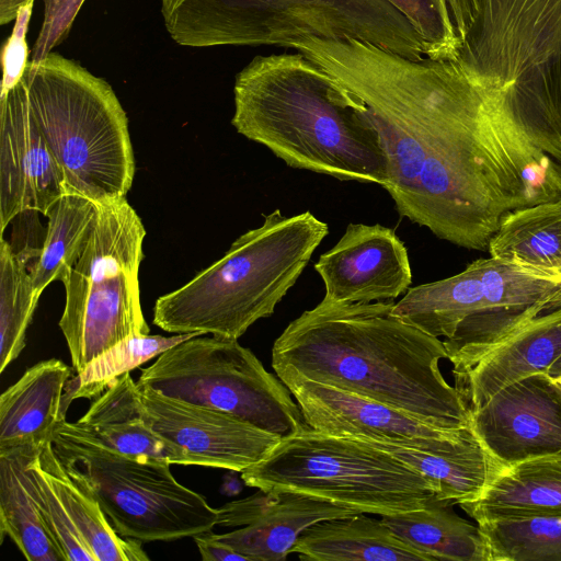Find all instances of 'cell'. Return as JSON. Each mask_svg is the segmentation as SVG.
Here are the masks:
<instances>
[{
    "instance_id": "6da1fadb",
    "label": "cell",
    "mask_w": 561,
    "mask_h": 561,
    "mask_svg": "<svg viewBox=\"0 0 561 561\" xmlns=\"http://www.w3.org/2000/svg\"><path fill=\"white\" fill-rule=\"evenodd\" d=\"M289 47L364 104L388 159L382 187L401 217L437 238L488 251L510 211L561 198V163L456 61L409 59L353 38Z\"/></svg>"
},
{
    "instance_id": "7a4b0ae2",
    "label": "cell",
    "mask_w": 561,
    "mask_h": 561,
    "mask_svg": "<svg viewBox=\"0 0 561 561\" xmlns=\"http://www.w3.org/2000/svg\"><path fill=\"white\" fill-rule=\"evenodd\" d=\"M394 302L322 299L275 340L278 378L300 377L410 413L447 430L470 426L471 414L439 369L444 342L392 313Z\"/></svg>"
},
{
    "instance_id": "3957f363",
    "label": "cell",
    "mask_w": 561,
    "mask_h": 561,
    "mask_svg": "<svg viewBox=\"0 0 561 561\" xmlns=\"http://www.w3.org/2000/svg\"><path fill=\"white\" fill-rule=\"evenodd\" d=\"M231 124L294 169L388 182L381 137L364 104L304 53L254 57L237 76Z\"/></svg>"
},
{
    "instance_id": "277c9868",
    "label": "cell",
    "mask_w": 561,
    "mask_h": 561,
    "mask_svg": "<svg viewBox=\"0 0 561 561\" xmlns=\"http://www.w3.org/2000/svg\"><path fill=\"white\" fill-rule=\"evenodd\" d=\"M329 233L310 211L279 209L241 234L222 257L157 299L153 324L170 333L201 332L238 340L273 314Z\"/></svg>"
},
{
    "instance_id": "5b68a950",
    "label": "cell",
    "mask_w": 561,
    "mask_h": 561,
    "mask_svg": "<svg viewBox=\"0 0 561 561\" xmlns=\"http://www.w3.org/2000/svg\"><path fill=\"white\" fill-rule=\"evenodd\" d=\"M455 61L561 163V0H477Z\"/></svg>"
},
{
    "instance_id": "8992f818",
    "label": "cell",
    "mask_w": 561,
    "mask_h": 561,
    "mask_svg": "<svg viewBox=\"0 0 561 561\" xmlns=\"http://www.w3.org/2000/svg\"><path fill=\"white\" fill-rule=\"evenodd\" d=\"M19 83L65 191L100 205L126 198L135 159L127 115L110 83L53 51L30 61Z\"/></svg>"
},
{
    "instance_id": "52a82bcc",
    "label": "cell",
    "mask_w": 561,
    "mask_h": 561,
    "mask_svg": "<svg viewBox=\"0 0 561 561\" xmlns=\"http://www.w3.org/2000/svg\"><path fill=\"white\" fill-rule=\"evenodd\" d=\"M161 13L171 38L187 47L353 38L425 57L413 26L387 0H161Z\"/></svg>"
},
{
    "instance_id": "ba28073f",
    "label": "cell",
    "mask_w": 561,
    "mask_h": 561,
    "mask_svg": "<svg viewBox=\"0 0 561 561\" xmlns=\"http://www.w3.org/2000/svg\"><path fill=\"white\" fill-rule=\"evenodd\" d=\"M241 478L259 490L309 494L380 516L445 503L432 480L392 455L309 425L282 439L265 459L244 469Z\"/></svg>"
},
{
    "instance_id": "9c48e42d",
    "label": "cell",
    "mask_w": 561,
    "mask_h": 561,
    "mask_svg": "<svg viewBox=\"0 0 561 561\" xmlns=\"http://www.w3.org/2000/svg\"><path fill=\"white\" fill-rule=\"evenodd\" d=\"M145 236L126 198L100 205L89 242L64 284L59 328L77 374L118 342L150 333L138 280Z\"/></svg>"
},
{
    "instance_id": "30bf717a",
    "label": "cell",
    "mask_w": 561,
    "mask_h": 561,
    "mask_svg": "<svg viewBox=\"0 0 561 561\" xmlns=\"http://www.w3.org/2000/svg\"><path fill=\"white\" fill-rule=\"evenodd\" d=\"M51 444L124 538L170 541L209 533L218 524V508L178 482L170 462L119 455L99 444L75 422H62Z\"/></svg>"
},
{
    "instance_id": "8fae6325",
    "label": "cell",
    "mask_w": 561,
    "mask_h": 561,
    "mask_svg": "<svg viewBox=\"0 0 561 561\" xmlns=\"http://www.w3.org/2000/svg\"><path fill=\"white\" fill-rule=\"evenodd\" d=\"M163 397L232 415L282 439L308 424L291 392L238 340L194 336L158 356L137 381Z\"/></svg>"
},
{
    "instance_id": "7c38bea8",
    "label": "cell",
    "mask_w": 561,
    "mask_h": 561,
    "mask_svg": "<svg viewBox=\"0 0 561 561\" xmlns=\"http://www.w3.org/2000/svg\"><path fill=\"white\" fill-rule=\"evenodd\" d=\"M306 423L320 432L354 439L415 447L428 451L457 448L471 426L447 430L381 402L300 377H282Z\"/></svg>"
},
{
    "instance_id": "4fadbf2b",
    "label": "cell",
    "mask_w": 561,
    "mask_h": 561,
    "mask_svg": "<svg viewBox=\"0 0 561 561\" xmlns=\"http://www.w3.org/2000/svg\"><path fill=\"white\" fill-rule=\"evenodd\" d=\"M474 263L486 307L465 318L443 341L453 375L469 369L485 352L533 319L561 309V280L538 276L492 256Z\"/></svg>"
},
{
    "instance_id": "5bb4252c",
    "label": "cell",
    "mask_w": 561,
    "mask_h": 561,
    "mask_svg": "<svg viewBox=\"0 0 561 561\" xmlns=\"http://www.w3.org/2000/svg\"><path fill=\"white\" fill-rule=\"evenodd\" d=\"M470 414L473 433L503 466L561 458V385L548 373L501 389Z\"/></svg>"
},
{
    "instance_id": "9a60e30c",
    "label": "cell",
    "mask_w": 561,
    "mask_h": 561,
    "mask_svg": "<svg viewBox=\"0 0 561 561\" xmlns=\"http://www.w3.org/2000/svg\"><path fill=\"white\" fill-rule=\"evenodd\" d=\"M140 391L149 426L183 449L193 466L242 472L265 459L282 440L227 413L163 397L149 388Z\"/></svg>"
},
{
    "instance_id": "2e32d148",
    "label": "cell",
    "mask_w": 561,
    "mask_h": 561,
    "mask_svg": "<svg viewBox=\"0 0 561 561\" xmlns=\"http://www.w3.org/2000/svg\"><path fill=\"white\" fill-rule=\"evenodd\" d=\"M65 193L59 164L18 82L0 98V227L24 211L46 215Z\"/></svg>"
},
{
    "instance_id": "e0dca14e",
    "label": "cell",
    "mask_w": 561,
    "mask_h": 561,
    "mask_svg": "<svg viewBox=\"0 0 561 561\" xmlns=\"http://www.w3.org/2000/svg\"><path fill=\"white\" fill-rule=\"evenodd\" d=\"M325 295L339 304L393 300L412 284L408 249L394 230L350 224L337 243L314 264Z\"/></svg>"
},
{
    "instance_id": "ac0fdd59",
    "label": "cell",
    "mask_w": 561,
    "mask_h": 561,
    "mask_svg": "<svg viewBox=\"0 0 561 561\" xmlns=\"http://www.w3.org/2000/svg\"><path fill=\"white\" fill-rule=\"evenodd\" d=\"M561 356V309L541 314L485 352L469 369L454 375L469 412L501 389L536 373H548Z\"/></svg>"
},
{
    "instance_id": "d6986e66",
    "label": "cell",
    "mask_w": 561,
    "mask_h": 561,
    "mask_svg": "<svg viewBox=\"0 0 561 561\" xmlns=\"http://www.w3.org/2000/svg\"><path fill=\"white\" fill-rule=\"evenodd\" d=\"M102 446L128 458L191 466L188 455L147 423L141 391L130 373L114 381L75 422Z\"/></svg>"
},
{
    "instance_id": "ffe728a7",
    "label": "cell",
    "mask_w": 561,
    "mask_h": 561,
    "mask_svg": "<svg viewBox=\"0 0 561 561\" xmlns=\"http://www.w3.org/2000/svg\"><path fill=\"white\" fill-rule=\"evenodd\" d=\"M72 369L49 358L28 368L0 398V450L42 447L65 422L64 394Z\"/></svg>"
},
{
    "instance_id": "44dd1931",
    "label": "cell",
    "mask_w": 561,
    "mask_h": 561,
    "mask_svg": "<svg viewBox=\"0 0 561 561\" xmlns=\"http://www.w3.org/2000/svg\"><path fill=\"white\" fill-rule=\"evenodd\" d=\"M278 501L253 523L230 533L211 536L247 557L248 561H282L310 526L359 512L318 496L279 491Z\"/></svg>"
},
{
    "instance_id": "7402d4cb",
    "label": "cell",
    "mask_w": 561,
    "mask_h": 561,
    "mask_svg": "<svg viewBox=\"0 0 561 561\" xmlns=\"http://www.w3.org/2000/svg\"><path fill=\"white\" fill-rule=\"evenodd\" d=\"M291 553L310 561H434L428 553L399 538L381 519L365 513L308 527Z\"/></svg>"
},
{
    "instance_id": "603a6c76",
    "label": "cell",
    "mask_w": 561,
    "mask_h": 561,
    "mask_svg": "<svg viewBox=\"0 0 561 561\" xmlns=\"http://www.w3.org/2000/svg\"><path fill=\"white\" fill-rule=\"evenodd\" d=\"M458 505L477 523L511 516L560 514L561 458H536L504 466L480 497Z\"/></svg>"
},
{
    "instance_id": "cb8c5ba5",
    "label": "cell",
    "mask_w": 561,
    "mask_h": 561,
    "mask_svg": "<svg viewBox=\"0 0 561 561\" xmlns=\"http://www.w3.org/2000/svg\"><path fill=\"white\" fill-rule=\"evenodd\" d=\"M359 440L392 455L432 480L437 485L442 500L449 505L480 497L504 467L474 433L457 448L448 451H428L410 446Z\"/></svg>"
},
{
    "instance_id": "d4e9b609",
    "label": "cell",
    "mask_w": 561,
    "mask_h": 561,
    "mask_svg": "<svg viewBox=\"0 0 561 561\" xmlns=\"http://www.w3.org/2000/svg\"><path fill=\"white\" fill-rule=\"evenodd\" d=\"M35 465L56 489L70 519L98 561H147L140 541L122 537L112 526L89 488L46 443L34 456Z\"/></svg>"
},
{
    "instance_id": "484cf974",
    "label": "cell",
    "mask_w": 561,
    "mask_h": 561,
    "mask_svg": "<svg viewBox=\"0 0 561 561\" xmlns=\"http://www.w3.org/2000/svg\"><path fill=\"white\" fill-rule=\"evenodd\" d=\"M488 252L538 276L561 280V198L510 211Z\"/></svg>"
},
{
    "instance_id": "4316f807",
    "label": "cell",
    "mask_w": 561,
    "mask_h": 561,
    "mask_svg": "<svg viewBox=\"0 0 561 561\" xmlns=\"http://www.w3.org/2000/svg\"><path fill=\"white\" fill-rule=\"evenodd\" d=\"M39 448L0 450L1 536L8 535L28 561H66L23 478L25 465Z\"/></svg>"
},
{
    "instance_id": "83f0119b",
    "label": "cell",
    "mask_w": 561,
    "mask_h": 561,
    "mask_svg": "<svg viewBox=\"0 0 561 561\" xmlns=\"http://www.w3.org/2000/svg\"><path fill=\"white\" fill-rule=\"evenodd\" d=\"M381 520L399 538L428 553L434 561H490L479 525L460 517L453 505L435 502L422 508L383 515Z\"/></svg>"
},
{
    "instance_id": "f1b7e54d",
    "label": "cell",
    "mask_w": 561,
    "mask_h": 561,
    "mask_svg": "<svg viewBox=\"0 0 561 561\" xmlns=\"http://www.w3.org/2000/svg\"><path fill=\"white\" fill-rule=\"evenodd\" d=\"M100 205L65 191L45 215L46 236L30 273L36 295L54 280L67 282L96 224Z\"/></svg>"
},
{
    "instance_id": "f546056e",
    "label": "cell",
    "mask_w": 561,
    "mask_h": 561,
    "mask_svg": "<svg viewBox=\"0 0 561 561\" xmlns=\"http://www.w3.org/2000/svg\"><path fill=\"white\" fill-rule=\"evenodd\" d=\"M490 561H561V513L501 517L477 523Z\"/></svg>"
},
{
    "instance_id": "4dcf8cb0",
    "label": "cell",
    "mask_w": 561,
    "mask_h": 561,
    "mask_svg": "<svg viewBox=\"0 0 561 561\" xmlns=\"http://www.w3.org/2000/svg\"><path fill=\"white\" fill-rule=\"evenodd\" d=\"M198 335L203 333H176L172 336L145 334L118 342L91 360L68 382L64 394L65 412L73 400L98 398L124 374Z\"/></svg>"
},
{
    "instance_id": "1f68e13d",
    "label": "cell",
    "mask_w": 561,
    "mask_h": 561,
    "mask_svg": "<svg viewBox=\"0 0 561 561\" xmlns=\"http://www.w3.org/2000/svg\"><path fill=\"white\" fill-rule=\"evenodd\" d=\"M25 259L3 238L0 242V373L26 345V331L37 306Z\"/></svg>"
},
{
    "instance_id": "d6a6232c",
    "label": "cell",
    "mask_w": 561,
    "mask_h": 561,
    "mask_svg": "<svg viewBox=\"0 0 561 561\" xmlns=\"http://www.w3.org/2000/svg\"><path fill=\"white\" fill-rule=\"evenodd\" d=\"M413 26L425 57L455 61L471 26L477 0H387Z\"/></svg>"
},
{
    "instance_id": "836d02e7",
    "label": "cell",
    "mask_w": 561,
    "mask_h": 561,
    "mask_svg": "<svg viewBox=\"0 0 561 561\" xmlns=\"http://www.w3.org/2000/svg\"><path fill=\"white\" fill-rule=\"evenodd\" d=\"M34 456L23 469L24 482L66 561H98L75 527L56 489L35 465Z\"/></svg>"
},
{
    "instance_id": "e575fe53",
    "label": "cell",
    "mask_w": 561,
    "mask_h": 561,
    "mask_svg": "<svg viewBox=\"0 0 561 561\" xmlns=\"http://www.w3.org/2000/svg\"><path fill=\"white\" fill-rule=\"evenodd\" d=\"M43 22L32 50L31 62L43 60L68 36L84 0H42Z\"/></svg>"
},
{
    "instance_id": "d590c367",
    "label": "cell",
    "mask_w": 561,
    "mask_h": 561,
    "mask_svg": "<svg viewBox=\"0 0 561 561\" xmlns=\"http://www.w3.org/2000/svg\"><path fill=\"white\" fill-rule=\"evenodd\" d=\"M34 1L22 7L14 20L11 36L2 48V81L0 98L12 90L23 77L27 67V43L26 33L33 10Z\"/></svg>"
},
{
    "instance_id": "8d00e7d4",
    "label": "cell",
    "mask_w": 561,
    "mask_h": 561,
    "mask_svg": "<svg viewBox=\"0 0 561 561\" xmlns=\"http://www.w3.org/2000/svg\"><path fill=\"white\" fill-rule=\"evenodd\" d=\"M280 496L279 491H263L218 508V524L222 527L247 526L262 516Z\"/></svg>"
},
{
    "instance_id": "74e56055",
    "label": "cell",
    "mask_w": 561,
    "mask_h": 561,
    "mask_svg": "<svg viewBox=\"0 0 561 561\" xmlns=\"http://www.w3.org/2000/svg\"><path fill=\"white\" fill-rule=\"evenodd\" d=\"M204 561H248L247 557L217 541L211 531L193 537Z\"/></svg>"
},
{
    "instance_id": "f35d334b",
    "label": "cell",
    "mask_w": 561,
    "mask_h": 561,
    "mask_svg": "<svg viewBox=\"0 0 561 561\" xmlns=\"http://www.w3.org/2000/svg\"><path fill=\"white\" fill-rule=\"evenodd\" d=\"M32 1L34 0H0V24L14 21L21 8Z\"/></svg>"
},
{
    "instance_id": "ab89813d",
    "label": "cell",
    "mask_w": 561,
    "mask_h": 561,
    "mask_svg": "<svg viewBox=\"0 0 561 561\" xmlns=\"http://www.w3.org/2000/svg\"><path fill=\"white\" fill-rule=\"evenodd\" d=\"M548 374L552 378L561 376V356L552 364V366L548 370Z\"/></svg>"
},
{
    "instance_id": "60d3db41",
    "label": "cell",
    "mask_w": 561,
    "mask_h": 561,
    "mask_svg": "<svg viewBox=\"0 0 561 561\" xmlns=\"http://www.w3.org/2000/svg\"><path fill=\"white\" fill-rule=\"evenodd\" d=\"M554 380H556L558 383H560V385H561V376L556 377V378H554Z\"/></svg>"
}]
</instances>
